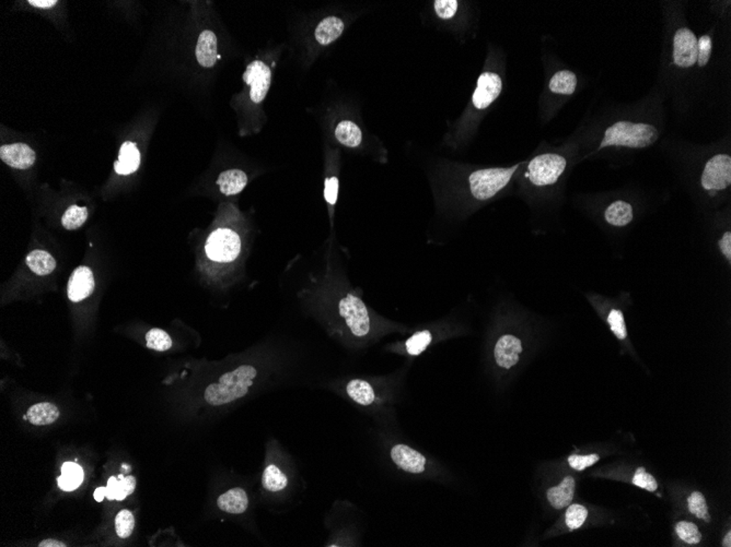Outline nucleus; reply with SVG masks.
Instances as JSON below:
<instances>
[{"mask_svg":"<svg viewBox=\"0 0 731 547\" xmlns=\"http://www.w3.org/2000/svg\"><path fill=\"white\" fill-rule=\"evenodd\" d=\"M699 42L694 33L687 28L678 30L674 39V61L678 67L690 68L696 63Z\"/></svg>","mask_w":731,"mask_h":547,"instance_id":"9","label":"nucleus"},{"mask_svg":"<svg viewBox=\"0 0 731 547\" xmlns=\"http://www.w3.org/2000/svg\"><path fill=\"white\" fill-rule=\"evenodd\" d=\"M0 159L17 170H27L35 163V152L26 143L7 144L0 148Z\"/></svg>","mask_w":731,"mask_h":547,"instance_id":"14","label":"nucleus"},{"mask_svg":"<svg viewBox=\"0 0 731 547\" xmlns=\"http://www.w3.org/2000/svg\"><path fill=\"white\" fill-rule=\"evenodd\" d=\"M701 183L705 190L712 194L725 190L731 183V157L728 155H717L705 164Z\"/></svg>","mask_w":731,"mask_h":547,"instance_id":"7","label":"nucleus"},{"mask_svg":"<svg viewBox=\"0 0 731 547\" xmlns=\"http://www.w3.org/2000/svg\"><path fill=\"white\" fill-rule=\"evenodd\" d=\"M689 509L693 515L699 519H703L704 521L710 522V516L708 513V504L705 500L702 493L694 492L689 497Z\"/></svg>","mask_w":731,"mask_h":547,"instance_id":"35","label":"nucleus"},{"mask_svg":"<svg viewBox=\"0 0 731 547\" xmlns=\"http://www.w3.org/2000/svg\"><path fill=\"white\" fill-rule=\"evenodd\" d=\"M262 485L267 492H282L288 486V477L278 466L269 464L264 470Z\"/></svg>","mask_w":731,"mask_h":547,"instance_id":"28","label":"nucleus"},{"mask_svg":"<svg viewBox=\"0 0 731 547\" xmlns=\"http://www.w3.org/2000/svg\"><path fill=\"white\" fill-rule=\"evenodd\" d=\"M346 392L354 402L361 406H370L376 399L374 387L367 380H350L346 386Z\"/></svg>","mask_w":731,"mask_h":547,"instance_id":"23","label":"nucleus"},{"mask_svg":"<svg viewBox=\"0 0 731 547\" xmlns=\"http://www.w3.org/2000/svg\"><path fill=\"white\" fill-rule=\"evenodd\" d=\"M587 516H588V510L585 508L584 506L577 505V504L569 506L566 511V524L571 530L578 529L586 521Z\"/></svg>","mask_w":731,"mask_h":547,"instance_id":"36","label":"nucleus"},{"mask_svg":"<svg viewBox=\"0 0 731 547\" xmlns=\"http://www.w3.org/2000/svg\"><path fill=\"white\" fill-rule=\"evenodd\" d=\"M243 80L250 86V97L252 102L260 104L265 99L271 87V69L260 61H254L247 66L243 74Z\"/></svg>","mask_w":731,"mask_h":547,"instance_id":"8","label":"nucleus"},{"mask_svg":"<svg viewBox=\"0 0 731 547\" xmlns=\"http://www.w3.org/2000/svg\"><path fill=\"white\" fill-rule=\"evenodd\" d=\"M39 546H40V547H65V546H66V544H64V543L59 542V541H56V539H44V541H42V542H41L40 544H39Z\"/></svg>","mask_w":731,"mask_h":547,"instance_id":"45","label":"nucleus"},{"mask_svg":"<svg viewBox=\"0 0 731 547\" xmlns=\"http://www.w3.org/2000/svg\"><path fill=\"white\" fill-rule=\"evenodd\" d=\"M598 460H599V456H598V455H589V456H571L569 458V464L573 469L577 470V471H582V470L594 466L596 462H598Z\"/></svg>","mask_w":731,"mask_h":547,"instance_id":"42","label":"nucleus"},{"mask_svg":"<svg viewBox=\"0 0 731 547\" xmlns=\"http://www.w3.org/2000/svg\"><path fill=\"white\" fill-rule=\"evenodd\" d=\"M59 414V410L55 404L43 402L30 406L26 419L35 426H44L53 424L54 421H57Z\"/></svg>","mask_w":731,"mask_h":547,"instance_id":"20","label":"nucleus"},{"mask_svg":"<svg viewBox=\"0 0 731 547\" xmlns=\"http://www.w3.org/2000/svg\"><path fill=\"white\" fill-rule=\"evenodd\" d=\"M339 314L350 332L357 338H365L371 331V317L368 308L359 296L348 292L339 299Z\"/></svg>","mask_w":731,"mask_h":547,"instance_id":"4","label":"nucleus"},{"mask_svg":"<svg viewBox=\"0 0 731 547\" xmlns=\"http://www.w3.org/2000/svg\"><path fill=\"white\" fill-rule=\"evenodd\" d=\"M608 324L611 331L614 333L618 340H625L627 337V329H626L625 320H624L623 312L618 309L611 310L608 316Z\"/></svg>","mask_w":731,"mask_h":547,"instance_id":"37","label":"nucleus"},{"mask_svg":"<svg viewBox=\"0 0 731 547\" xmlns=\"http://www.w3.org/2000/svg\"><path fill=\"white\" fill-rule=\"evenodd\" d=\"M135 528V518L132 511L124 509L117 513L115 518L116 533L121 539H127L132 535Z\"/></svg>","mask_w":731,"mask_h":547,"instance_id":"33","label":"nucleus"},{"mask_svg":"<svg viewBox=\"0 0 731 547\" xmlns=\"http://www.w3.org/2000/svg\"><path fill=\"white\" fill-rule=\"evenodd\" d=\"M95 282L93 271L86 266L77 268L71 273L67 286V294L71 301H82L87 299L95 291Z\"/></svg>","mask_w":731,"mask_h":547,"instance_id":"13","label":"nucleus"},{"mask_svg":"<svg viewBox=\"0 0 731 547\" xmlns=\"http://www.w3.org/2000/svg\"><path fill=\"white\" fill-rule=\"evenodd\" d=\"M519 166L508 168H485L474 170L468 176V189L474 199L486 201L507 186Z\"/></svg>","mask_w":731,"mask_h":547,"instance_id":"3","label":"nucleus"},{"mask_svg":"<svg viewBox=\"0 0 731 547\" xmlns=\"http://www.w3.org/2000/svg\"><path fill=\"white\" fill-rule=\"evenodd\" d=\"M723 546L730 547L731 546V533L728 532L726 537L723 539Z\"/></svg>","mask_w":731,"mask_h":547,"instance_id":"47","label":"nucleus"},{"mask_svg":"<svg viewBox=\"0 0 731 547\" xmlns=\"http://www.w3.org/2000/svg\"><path fill=\"white\" fill-rule=\"evenodd\" d=\"M217 505L219 509L225 513L240 515L245 513L249 507V498L245 490L236 487L221 494L217 499Z\"/></svg>","mask_w":731,"mask_h":547,"instance_id":"16","label":"nucleus"},{"mask_svg":"<svg viewBox=\"0 0 731 547\" xmlns=\"http://www.w3.org/2000/svg\"><path fill=\"white\" fill-rule=\"evenodd\" d=\"M146 344H147V348L157 352L168 351L173 346L171 337L159 328H153L148 331L146 335Z\"/></svg>","mask_w":731,"mask_h":547,"instance_id":"31","label":"nucleus"},{"mask_svg":"<svg viewBox=\"0 0 731 547\" xmlns=\"http://www.w3.org/2000/svg\"><path fill=\"white\" fill-rule=\"evenodd\" d=\"M575 479L571 477H566L558 486L551 487L547 490V499L550 501L552 507L556 509H563L573 501L575 495Z\"/></svg>","mask_w":731,"mask_h":547,"instance_id":"18","label":"nucleus"},{"mask_svg":"<svg viewBox=\"0 0 731 547\" xmlns=\"http://www.w3.org/2000/svg\"><path fill=\"white\" fill-rule=\"evenodd\" d=\"M718 246L721 249V254L723 256L731 261V233L730 232H726L721 236V239L718 241Z\"/></svg>","mask_w":731,"mask_h":547,"instance_id":"43","label":"nucleus"},{"mask_svg":"<svg viewBox=\"0 0 731 547\" xmlns=\"http://www.w3.org/2000/svg\"><path fill=\"white\" fill-rule=\"evenodd\" d=\"M196 59L204 68H211L218 58V43L213 32L206 30L200 33L196 45Z\"/></svg>","mask_w":731,"mask_h":547,"instance_id":"15","label":"nucleus"},{"mask_svg":"<svg viewBox=\"0 0 731 547\" xmlns=\"http://www.w3.org/2000/svg\"><path fill=\"white\" fill-rule=\"evenodd\" d=\"M433 339H434V335L428 329L417 331L406 341L404 346H406V352L410 357H419L432 344Z\"/></svg>","mask_w":731,"mask_h":547,"instance_id":"30","label":"nucleus"},{"mask_svg":"<svg viewBox=\"0 0 731 547\" xmlns=\"http://www.w3.org/2000/svg\"><path fill=\"white\" fill-rule=\"evenodd\" d=\"M549 87L553 93L564 95H573L577 87L576 74L569 70L558 71L551 79Z\"/></svg>","mask_w":731,"mask_h":547,"instance_id":"29","label":"nucleus"},{"mask_svg":"<svg viewBox=\"0 0 731 547\" xmlns=\"http://www.w3.org/2000/svg\"><path fill=\"white\" fill-rule=\"evenodd\" d=\"M136 487V479L134 477H121L117 479L112 477L108 479L106 487V497L110 500H123L133 494Z\"/></svg>","mask_w":731,"mask_h":547,"instance_id":"25","label":"nucleus"},{"mask_svg":"<svg viewBox=\"0 0 731 547\" xmlns=\"http://www.w3.org/2000/svg\"><path fill=\"white\" fill-rule=\"evenodd\" d=\"M502 89V79L493 72H484L477 80V87L473 95V104L477 110L488 108L498 97Z\"/></svg>","mask_w":731,"mask_h":547,"instance_id":"11","label":"nucleus"},{"mask_svg":"<svg viewBox=\"0 0 731 547\" xmlns=\"http://www.w3.org/2000/svg\"><path fill=\"white\" fill-rule=\"evenodd\" d=\"M344 23L336 17H329L322 20L316 26L314 37L321 45H329L342 35Z\"/></svg>","mask_w":731,"mask_h":547,"instance_id":"22","label":"nucleus"},{"mask_svg":"<svg viewBox=\"0 0 731 547\" xmlns=\"http://www.w3.org/2000/svg\"><path fill=\"white\" fill-rule=\"evenodd\" d=\"M106 497V487H99L95 492V498L97 501H102L103 498Z\"/></svg>","mask_w":731,"mask_h":547,"instance_id":"46","label":"nucleus"},{"mask_svg":"<svg viewBox=\"0 0 731 547\" xmlns=\"http://www.w3.org/2000/svg\"><path fill=\"white\" fill-rule=\"evenodd\" d=\"M256 369L251 365H243L226 372L218 382L206 388L204 399L211 406H224L241 399L249 392L256 378Z\"/></svg>","mask_w":731,"mask_h":547,"instance_id":"1","label":"nucleus"},{"mask_svg":"<svg viewBox=\"0 0 731 547\" xmlns=\"http://www.w3.org/2000/svg\"><path fill=\"white\" fill-rule=\"evenodd\" d=\"M567 160L562 155L554 153L540 155L529 162L526 176L534 186H551L565 172Z\"/></svg>","mask_w":731,"mask_h":547,"instance_id":"5","label":"nucleus"},{"mask_svg":"<svg viewBox=\"0 0 731 547\" xmlns=\"http://www.w3.org/2000/svg\"><path fill=\"white\" fill-rule=\"evenodd\" d=\"M140 166V152L136 144L125 142L120 150L119 160L114 163V170L120 175H129Z\"/></svg>","mask_w":731,"mask_h":547,"instance_id":"17","label":"nucleus"},{"mask_svg":"<svg viewBox=\"0 0 731 547\" xmlns=\"http://www.w3.org/2000/svg\"><path fill=\"white\" fill-rule=\"evenodd\" d=\"M88 219V209L86 207H78L77 204L71 206L66 210L61 217V224L67 230H74L84 226Z\"/></svg>","mask_w":731,"mask_h":547,"instance_id":"32","label":"nucleus"},{"mask_svg":"<svg viewBox=\"0 0 731 547\" xmlns=\"http://www.w3.org/2000/svg\"><path fill=\"white\" fill-rule=\"evenodd\" d=\"M633 484L642 487V488L648 490V492H655L658 488L657 481H656L655 477L650 475V474L646 473L644 468L637 469L636 474H635L634 479H633Z\"/></svg>","mask_w":731,"mask_h":547,"instance_id":"38","label":"nucleus"},{"mask_svg":"<svg viewBox=\"0 0 731 547\" xmlns=\"http://www.w3.org/2000/svg\"><path fill=\"white\" fill-rule=\"evenodd\" d=\"M524 346L520 339L513 335H502L495 344V361L500 368L509 370L518 364Z\"/></svg>","mask_w":731,"mask_h":547,"instance_id":"10","label":"nucleus"},{"mask_svg":"<svg viewBox=\"0 0 731 547\" xmlns=\"http://www.w3.org/2000/svg\"><path fill=\"white\" fill-rule=\"evenodd\" d=\"M699 42V55H697V61L700 67H704L708 65L710 61V54H712V39L708 35H703L700 39H697Z\"/></svg>","mask_w":731,"mask_h":547,"instance_id":"40","label":"nucleus"},{"mask_svg":"<svg viewBox=\"0 0 731 547\" xmlns=\"http://www.w3.org/2000/svg\"><path fill=\"white\" fill-rule=\"evenodd\" d=\"M29 3L37 8L48 9L54 7L57 3V0H30Z\"/></svg>","mask_w":731,"mask_h":547,"instance_id":"44","label":"nucleus"},{"mask_svg":"<svg viewBox=\"0 0 731 547\" xmlns=\"http://www.w3.org/2000/svg\"><path fill=\"white\" fill-rule=\"evenodd\" d=\"M335 137L339 143L350 148L358 147L363 140L361 128L350 121H343L337 125Z\"/></svg>","mask_w":731,"mask_h":547,"instance_id":"27","label":"nucleus"},{"mask_svg":"<svg viewBox=\"0 0 731 547\" xmlns=\"http://www.w3.org/2000/svg\"><path fill=\"white\" fill-rule=\"evenodd\" d=\"M435 10L442 19H451L458 10V1L455 0H437L435 1Z\"/></svg>","mask_w":731,"mask_h":547,"instance_id":"39","label":"nucleus"},{"mask_svg":"<svg viewBox=\"0 0 731 547\" xmlns=\"http://www.w3.org/2000/svg\"><path fill=\"white\" fill-rule=\"evenodd\" d=\"M208 258L219 263H229L237 259L241 252V239L229 228L213 230L206 243Z\"/></svg>","mask_w":731,"mask_h":547,"instance_id":"6","label":"nucleus"},{"mask_svg":"<svg viewBox=\"0 0 731 547\" xmlns=\"http://www.w3.org/2000/svg\"><path fill=\"white\" fill-rule=\"evenodd\" d=\"M659 137L657 128L648 123L618 121L605 130L599 149L607 147H626L643 149L655 143Z\"/></svg>","mask_w":731,"mask_h":547,"instance_id":"2","label":"nucleus"},{"mask_svg":"<svg viewBox=\"0 0 731 547\" xmlns=\"http://www.w3.org/2000/svg\"><path fill=\"white\" fill-rule=\"evenodd\" d=\"M391 459L397 468L412 474H421L426 468V458L410 446L397 444L391 449Z\"/></svg>","mask_w":731,"mask_h":547,"instance_id":"12","label":"nucleus"},{"mask_svg":"<svg viewBox=\"0 0 731 547\" xmlns=\"http://www.w3.org/2000/svg\"><path fill=\"white\" fill-rule=\"evenodd\" d=\"M28 267L37 275H48L53 272L56 268V261L52 255L45 250L35 249L32 250L26 258Z\"/></svg>","mask_w":731,"mask_h":547,"instance_id":"24","label":"nucleus"},{"mask_svg":"<svg viewBox=\"0 0 731 547\" xmlns=\"http://www.w3.org/2000/svg\"><path fill=\"white\" fill-rule=\"evenodd\" d=\"M247 183V176L243 170H225L219 175L217 185L221 194L225 196H234L241 192Z\"/></svg>","mask_w":731,"mask_h":547,"instance_id":"19","label":"nucleus"},{"mask_svg":"<svg viewBox=\"0 0 731 547\" xmlns=\"http://www.w3.org/2000/svg\"><path fill=\"white\" fill-rule=\"evenodd\" d=\"M633 217H634L633 207L629 202L622 201V200L611 203L605 212V221L610 226H616V228L629 226V223L633 221Z\"/></svg>","mask_w":731,"mask_h":547,"instance_id":"21","label":"nucleus"},{"mask_svg":"<svg viewBox=\"0 0 731 547\" xmlns=\"http://www.w3.org/2000/svg\"><path fill=\"white\" fill-rule=\"evenodd\" d=\"M84 481L82 466L74 462H66L61 466V477H58V485L61 490L71 492L80 486Z\"/></svg>","mask_w":731,"mask_h":547,"instance_id":"26","label":"nucleus"},{"mask_svg":"<svg viewBox=\"0 0 731 547\" xmlns=\"http://www.w3.org/2000/svg\"><path fill=\"white\" fill-rule=\"evenodd\" d=\"M339 197V179L336 176H330L324 181V198L330 206H335Z\"/></svg>","mask_w":731,"mask_h":547,"instance_id":"41","label":"nucleus"},{"mask_svg":"<svg viewBox=\"0 0 731 547\" xmlns=\"http://www.w3.org/2000/svg\"><path fill=\"white\" fill-rule=\"evenodd\" d=\"M676 531L678 537L687 544H699L702 539V535L699 531V528L692 522H678L676 526Z\"/></svg>","mask_w":731,"mask_h":547,"instance_id":"34","label":"nucleus"}]
</instances>
